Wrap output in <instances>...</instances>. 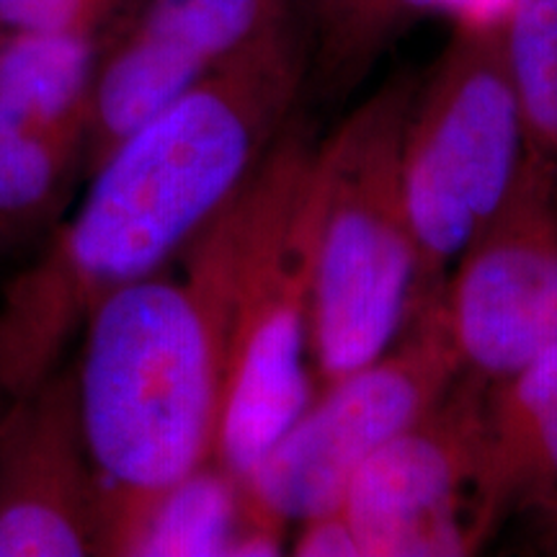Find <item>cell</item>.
Returning <instances> with one entry per match:
<instances>
[{"label": "cell", "instance_id": "cell-1", "mask_svg": "<svg viewBox=\"0 0 557 557\" xmlns=\"http://www.w3.org/2000/svg\"><path fill=\"white\" fill-rule=\"evenodd\" d=\"M310 81L302 11L212 67L90 173L73 220L0 292V410L62 364L109 292L163 269L246 184Z\"/></svg>", "mask_w": 557, "mask_h": 557}, {"label": "cell", "instance_id": "cell-2", "mask_svg": "<svg viewBox=\"0 0 557 557\" xmlns=\"http://www.w3.org/2000/svg\"><path fill=\"white\" fill-rule=\"evenodd\" d=\"M235 197L163 269L109 292L75 361L101 508V555H122L150 506L218 455L233 302Z\"/></svg>", "mask_w": 557, "mask_h": 557}, {"label": "cell", "instance_id": "cell-3", "mask_svg": "<svg viewBox=\"0 0 557 557\" xmlns=\"http://www.w3.org/2000/svg\"><path fill=\"white\" fill-rule=\"evenodd\" d=\"M315 152L297 116L235 194L238 253L214 462L243 480L315 395Z\"/></svg>", "mask_w": 557, "mask_h": 557}, {"label": "cell", "instance_id": "cell-4", "mask_svg": "<svg viewBox=\"0 0 557 557\" xmlns=\"http://www.w3.org/2000/svg\"><path fill=\"white\" fill-rule=\"evenodd\" d=\"M406 75L361 101L315 152L310 367L318 389L377 359L413 315L418 248L403 191Z\"/></svg>", "mask_w": 557, "mask_h": 557}, {"label": "cell", "instance_id": "cell-5", "mask_svg": "<svg viewBox=\"0 0 557 557\" xmlns=\"http://www.w3.org/2000/svg\"><path fill=\"white\" fill-rule=\"evenodd\" d=\"M532 156L500 16L459 18L403 129V191L418 248L413 312L434 302L462 250L504 207Z\"/></svg>", "mask_w": 557, "mask_h": 557}, {"label": "cell", "instance_id": "cell-6", "mask_svg": "<svg viewBox=\"0 0 557 557\" xmlns=\"http://www.w3.org/2000/svg\"><path fill=\"white\" fill-rule=\"evenodd\" d=\"M462 374L438 297L418 308L387 351L318 389L240 480L250 524L287 537L292 524L333 511L354 472L429 413Z\"/></svg>", "mask_w": 557, "mask_h": 557}, {"label": "cell", "instance_id": "cell-7", "mask_svg": "<svg viewBox=\"0 0 557 557\" xmlns=\"http://www.w3.org/2000/svg\"><path fill=\"white\" fill-rule=\"evenodd\" d=\"M487 385L468 372L348 483L341 511L361 557L472 555L506 513L491 475Z\"/></svg>", "mask_w": 557, "mask_h": 557}, {"label": "cell", "instance_id": "cell-8", "mask_svg": "<svg viewBox=\"0 0 557 557\" xmlns=\"http://www.w3.org/2000/svg\"><path fill=\"white\" fill-rule=\"evenodd\" d=\"M557 163L532 150L438 292L462 372L485 385L557 344Z\"/></svg>", "mask_w": 557, "mask_h": 557}, {"label": "cell", "instance_id": "cell-9", "mask_svg": "<svg viewBox=\"0 0 557 557\" xmlns=\"http://www.w3.org/2000/svg\"><path fill=\"white\" fill-rule=\"evenodd\" d=\"M297 11L299 0H139L114 29H99L83 176L209 70Z\"/></svg>", "mask_w": 557, "mask_h": 557}, {"label": "cell", "instance_id": "cell-10", "mask_svg": "<svg viewBox=\"0 0 557 557\" xmlns=\"http://www.w3.org/2000/svg\"><path fill=\"white\" fill-rule=\"evenodd\" d=\"M96 34L0 32V253L58 220L83 176Z\"/></svg>", "mask_w": 557, "mask_h": 557}, {"label": "cell", "instance_id": "cell-11", "mask_svg": "<svg viewBox=\"0 0 557 557\" xmlns=\"http://www.w3.org/2000/svg\"><path fill=\"white\" fill-rule=\"evenodd\" d=\"M101 555L73 364L0 410V557Z\"/></svg>", "mask_w": 557, "mask_h": 557}, {"label": "cell", "instance_id": "cell-12", "mask_svg": "<svg viewBox=\"0 0 557 557\" xmlns=\"http://www.w3.org/2000/svg\"><path fill=\"white\" fill-rule=\"evenodd\" d=\"M485 436L500 504L545 506L557 496V344L487 385Z\"/></svg>", "mask_w": 557, "mask_h": 557}, {"label": "cell", "instance_id": "cell-13", "mask_svg": "<svg viewBox=\"0 0 557 557\" xmlns=\"http://www.w3.org/2000/svg\"><path fill=\"white\" fill-rule=\"evenodd\" d=\"M282 545L250 524L240 480L212 459L150 506L122 555H278Z\"/></svg>", "mask_w": 557, "mask_h": 557}, {"label": "cell", "instance_id": "cell-14", "mask_svg": "<svg viewBox=\"0 0 557 557\" xmlns=\"http://www.w3.org/2000/svg\"><path fill=\"white\" fill-rule=\"evenodd\" d=\"M436 0H299L310 34V78L323 94L354 86L410 13Z\"/></svg>", "mask_w": 557, "mask_h": 557}, {"label": "cell", "instance_id": "cell-15", "mask_svg": "<svg viewBox=\"0 0 557 557\" xmlns=\"http://www.w3.org/2000/svg\"><path fill=\"white\" fill-rule=\"evenodd\" d=\"M500 41L529 148L557 163V0H508Z\"/></svg>", "mask_w": 557, "mask_h": 557}, {"label": "cell", "instance_id": "cell-16", "mask_svg": "<svg viewBox=\"0 0 557 557\" xmlns=\"http://www.w3.org/2000/svg\"><path fill=\"white\" fill-rule=\"evenodd\" d=\"M86 0H0V32L99 34Z\"/></svg>", "mask_w": 557, "mask_h": 557}, {"label": "cell", "instance_id": "cell-17", "mask_svg": "<svg viewBox=\"0 0 557 557\" xmlns=\"http://www.w3.org/2000/svg\"><path fill=\"white\" fill-rule=\"evenodd\" d=\"M292 555L299 557H361L357 537L341 508L318 513L295 524V537H292Z\"/></svg>", "mask_w": 557, "mask_h": 557}, {"label": "cell", "instance_id": "cell-18", "mask_svg": "<svg viewBox=\"0 0 557 557\" xmlns=\"http://www.w3.org/2000/svg\"><path fill=\"white\" fill-rule=\"evenodd\" d=\"M86 3H88L90 13L96 16V21H99V24L103 26L109 21L111 13L116 11V5L122 3V0H86Z\"/></svg>", "mask_w": 557, "mask_h": 557}, {"label": "cell", "instance_id": "cell-19", "mask_svg": "<svg viewBox=\"0 0 557 557\" xmlns=\"http://www.w3.org/2000/svg\"><path fill=\"white\" fill-rule=\"evenodd\" d=\"M542 508H545L547 513H553V521H555V529H557V496L553 500H547V504Z\"/></svg>", "mask_w": 557, "mask_h": 557}]
</instances>
